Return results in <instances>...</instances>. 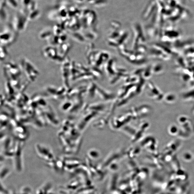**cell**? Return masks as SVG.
I'll list each match as a JSON object with an SVG mask.
<instances>
[{
	"label": "cell",
	"instance_id": "4",
	"mask_svg": "<svg viewBox=\"0 0 194 194\" xmlns=\"http://www.w3.org/2000/svg\"><path fill=\"white\" fill-rule=\"evenodd\" d=\"M70 64L68 59L66 58L62 63L61 72L62 79L64 84L68 85V81L70 74Z\"/></svg>",
	"mask_w": 194,
	"mask_h": 194
},
{
	"label": "cell",
	"instance_id": "5",
	"mask_svg": "<svg viewBox=\"0 0 194 194\" xmlns=\"http://www.w3.org/2000/svg\"><path fill=\"white\" fill-rule=\"evenodd\" d=\"M70 44L66 43V42L61 44L60 45H59L58 48L57 49L59 55L62 58L65 59L66 58L67 54L70 51Z\"/></svg>",
	"mask_w": 194,
	"mask_h": 194
},
{
	"label": "cell",
	"instance_id": "2",
	"mask_svg": "<svg viewBox=\"0 0 194 194\" xmlns=\"http://www.w3.org/2000/svg\"><path fill=\"white\" fill-rule=\"evenodd\" d=\"M43 53L47 58L58 63H62L65 60L59 55L57 49L52 46L45 47Z\"/></svg>",
	"mask_w": 194,
	"mask_h": 194
},
{
	"label": "cell",
	"instance_id": "6",
	"mask_svg": "<svg viewBox=\"0 0 194 194\" xmlns=\"http://www.w3.org/2000/svg\"><path fill=\"white\" fill-rule=\"evenodd\" d=\"M53 35V31L50 29H46L40 32L39 36L41 39L49 40Z\"/></svg>",
	"mask_w": 194,
	"mask_h": 194
},
{
	"label": "cell",
	"instance_id": "1",
	"mask_svg": "<svg viewBox=\"0 0 194 194\" xmlns=\"http://www.w3.org/2000/svg\"><path fill=\"white\" fill-rule=\"evenodd\" d=\"M20 65V67L23 70L28 81L30 82L34 81L39 75L38 70L31 62L26 59H23Z\"/></svg>",
	"mask_w": 194,
	"mask_h": 194
},
{
	"label": "cell",
	"instance_id": "7",
	"mask_svg": "<svg viewBox=\"0 0 194 194\" xmlns=\"http://www.w3.org/2000/svg\"><path fill=\"white\" fill-rule=\"evenodd\" d=\"M8 52L6 46L1 45V60L3 61L5 60L8 55Z\"/></svg>",
	"mask_w": 194,
	"mask_h": 194
},
{
	"label": "cell",
	"instance_id": "3",
	"mask_svg": "<svg viewBox=\"0 0 194 194\" xmlns=\"http://www.w3.org/2000/svg\"><path fill=\"white\" fill-rule=\"evenodd\" d=\"M16 33L9 30H5L1 33V45H5L10 44L16 39Z\"/></svg>",
	"mask_w": 194,
	"mask_h": 194
}]
</instances>
